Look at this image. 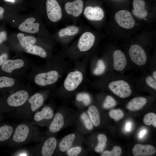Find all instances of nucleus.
I'll use <instances>...</instances> for the list:
<instances>
[{
	"instance_id": "obj_46",
	"label": "nucleus",
	"mask_w": 156,
	"mask_h": 156,
	"mask_svg": "<svg viewBox=\"0 0 156 156\" xmlns=\"http://www.w3.org/2000/svg\"><path fill=\"white\" fill-rule=\"evenodd\" d=\"M4 1H8V2H14L15 1V0H4Z\"/></svg>"
},
{
	"instance_id": "obj_36",
	"label": "nucleus",
	"mask_w": 156,
	"mask_h": 156,
	"mask_svg": "<svg viewBox=\"0 0 156 156\" xmlns=\"http://www.w3.org/2000/svg\"><path fill=\"white\" fill-rule=\"evenodd\" d=\"M116 102L111 96H106L103 104V107L105 109H108L114 107L116 105Z\"/></svg>"
},
{
	"instance_id": "obj_39",
	"label": "nucleus",
	"mask_w": 156,
	"mask_h": 156,
	"mask_svg": "<svg viewBox=\"0 0 156 156\" xmlns=\"http://www.w3.org/2000/svg\"><path fill=\"white\" fill-rule=\"evenodd\" d=\"M147 85L150 87L156 90V80L152 77L149 76L145 79Z\"/></svg>"
},
{
	"instance_id": "obj_4",
	"label": "nucleus",
	"mask_w": 156,
	"mask_h": 156,
	"mask_svg": "<svg viewBox=\"0 0 156 156\" xmlns=\"http://www.w3.org/2000/svg\"><path fill=\"white\" fill-rule=\"evenodd\" d=\"M44 100L45 96L42 93H33L24 104L14 110L15 115L19 118H29L43 105Z\"/></svg>"
},
{
	"instance_id": "obj_20",
	"label": "nucleus",
	"mask_w": 156,
	"mask_h": 156,
	"mask_svg": "<svg viewBox=\"0 0 156 156\" xmlns=\"http://www.w3.org/2000/svg\"><path fill=\"white\" fill-rule=\"evenodd\" d=\"M35 19L33 17L28 18L19 26V29L23 32L30 33H35L39 30V24L34 23Z\"/></svg>"
},
{
	"instance_id": "obj_25",
	"label": "nucleus",
	"mask_w": 156,
	"mask_h": 156,
	"mask_svg": "<svg viewBox=\"0 0 156 156\" xmlns=\"http://www.w3.org/2000/svg\"><path fill=\"white\" fill-rule=\"evenodd\" d=\"M17 38L21 46L24 49L27 50L36 43V40L34 37L30 36H25L22 33H19Z\"/></svg>"
},
{
	"instance_id": "obj_22",
	"label": "nucleus",
	"mask_w": 156,
	"mask_h": 156,
	"mask_svg": "<svg viewBox=\"0 0 156 156\" xmlns=\"http://www.w3.org/2000/svg\"><path fill=\"white\" fill-rule=\"evenodd\" d=\"M133 9L132 13L135 17L139 18H143L147 15L145 9V4L142 0H134L133 2Z\"/></svg>"
},
{
	"instance_id": "obj_18",
	"label": "nucleus",
	"mask_w": 156,
	"mask_h": 156,
	"mask_svg": "<svg viewBox=\"0 0 156 156\" xmlns=\"http://www.w3.org/2000/svg\"><path fill=\"white\" fill-rule=\"evenodd\" d=\"M113 66L114 70L120 71L125 68L127 64V60L125 54L119 50L114 51L113 54Z\"/></svg>"
},
{
	"instance_id": "obj_34",
	"label": "nucleus",
	"mask_w": 156,
	"mask_h": 156,
	"mask_svg": "<svg viewBox=\"0 0 156 156\" xmlns=\"http://www.w3.org/2000/svg\"><path fill=\"white\" fill-rule=\"evenodd\" d=\"M110 117L115 120L118 121L123 117L124 113L120 109H112L109 112Z\"/></svg>"
},
{
	"instance_id": "obj_6",
	"label": "nucleus",
	"mask_w": 156,
	"mask_h": 156,
	"mask_svg": "<svg viewBox=\"0 0 156 156\" xmlns=\"http://www.w3.org/2000/svg\"><path fill=\"white\" fill-rule=\"evenodd\" d=\"M23 78L10 76H0V95L12 93L24 87Z\"/></svg>"
},
{
	"instance_id": "obj_23",
	"label": "nucleus",
	"mask_w": 156,
	"mask_h": 156,
	"mask_svg": "<svg viewBox=\"0 0 156 156\" xmlns=\"http://www.w3.org/2000/svg\"><path fill=\"white\" fill-rule=\"evenodd\" d=\"M147 102L146 99L144 97L139 96L132 99L128 103L127 108L129 110L135 111L142 109Z\"/></svg>"
},
{
	"instance_id": "obj_19",
	"label": "nucleus",
	"mask_w": 156,
	"mask_h": 156,
	"mask_svg": "<svg viewBox=\"0 0 156 156\" xmlns=\"http://www.w3.org/2000/svg\"><path fill=\"white\" fill-rule=\"evenodd\" d=\"M156 149L153 146L150 145H143L137 144L132 150V153L135 156H149L154 154Z\"/></svg>"
},
{
	"instance_id": "obj_21",
	"label": "nucleus",
	"mask_w": 156,
	"mask_h": 156,
	"mask_svg": "<svg viewBox=\"0 0 156 156\" xmlns=\"http://www.w3.org/2000/svg\"><path fill=\"white\" fill-rule=\"evenodd\" d=\"M64 124V119L63 115L57 112L54 115L48 127L49 131L52 133H55L59 131Z\"/></svg>"
},
{
	"instance_id": "obj_27",
	"label": "nucleus",
	"mask_w": 156,
	"mask_h": 156,
	"mask_svg": "<svg viewBox=\"0 0 156 156\" xmlns=\"http://www.w3.org/2000/svg\"><path fill=\"white\" fill-rule=\"evenodd\" d=\"M79 31V28L77 27L70 26L60 29L58 35L61 37L65 36H73L77 34Z\"/></svg>"
},
{
	"instance_id": "obj_24",
	"label": "nucleus",
	"mask_w": 156,
	"mask_h": 156,
	"mask_svg": "<svg viewBox=\"0 0 156 156\" xmlns=\"http://www.w3.org/2000/svg\"><path fill=\"white\" fill-rule=\"evenodd\" d=\"M75 138V135L73 133L69 134L64 136L58 144L59 150L62 152L66 151L71 147Z\"/></svg>"
},
{
	"instance_id": "obj_3",
	"label": "nucleus",
	"mask_w": 156,
	"mask_h": 156,
	"mask_svg": "<svg viewBox=\"0 0 156 156\" xmlns=\"http://www.w3.org/2000/svg\"><path fill=\"white\" fill-rule=\"evenodd\" d=\"M34 66L30 61L22 59H8L0 66V76H6L23 78L27 70Z\"/></svg>"
},
{
	"instance_id": "obj_47",
	"label": "nucleus",
	"mask_w": 156,
	"mask_h": 156,
	"mask_svg": "<svg viewBox=\"0 0 156 156\" xmlns=\"http://www.w3.org/2000/svg\"><path fill=\"white\" fill-rule=\"evenodd\" d=\"M12 21L14 22V20H12Z\"/></svg>"
},
{
	"instance_id": "obj_29",
	"label": "nucleus",
	"mask_w": 156,
	"mask_h": 156,
	"mask_svg": "<svg viewBox=\"0 0 156 156\" xmlns=\"http://www.w3.org/2000/svg\"><path fill=\"white\" fill-rule=\"evenodd\" d=\"M97 138L98 143L95 147V151L97 153H100L103 151L106 146L107 138L103 134H99Z\"/></svg>"
},
{
	"instance_id": "obj_37",
	"label": "nucleus",
	"mask_w": 156,
	"mask_h": 156,
	"mask_svg": "<svg viewBox=\"0 0 156 156\" xmlns=\"http://www.w3.org/2000/svg\"><path fill=\"white\" fill-rule=\"evenodd\" d=\"M82 148L81 146H77L70 148L66 151V154L69 156H78L81 152Z\"/></svg>"
},
{
	"instance_id": "obj_35",
	"label": "nucleus",
	"mask_w": 156,
	"mask_h": 156,
	"mask_svg": "<svg viewBox=\"0 0 156 156\" xmlns=\"http://www.w3.org/2000/svg\"><path fill=\"white\" fill-rule=\"evenodd\" d=\"M105 69V66L104 62L101 60L98 61L97 66L93 71V73L95 75H99L103 74Z\"/></svg>"
},
{
	"instance_id": "obj_2",
	"label": "nucleus",
	"mask_w": 156,
	"mask_h": 156,
	"mask_svg": "<svg viewBox=\"0 0 156 156\" xmlns=\"http://www.w3.org/2000/svg\"><path fill=\"white\" fill-rule=\"evenodd\" d=\"M33 93L30 85L12 93L0 95V114L15 110L24 104Z\"/></svg>"
},
{
	"instance_id": "obj_40",
	"label": "nucleus",
	"mask_w": 156,
	"mask_h": 156,
	"mask_svg": "<svg viewBox=\"0 0 156 156\" xmlns=\"http://www.w3.org/2000/svg\"><path fill=\"white\" fill-rule=\"evenodd\" d=\"M8 58V54L6 53H3L0 54V66Z\"/></svg>"
},
{
	"instance_id": "obj_11",
	"label": "nucleus",
	"mask_w": 156,
	"mask_h": 156,
	"mask_svg": "<svg viewBox=\"0 0 156 156\" xmlns=\"http://www.w3.org/2000/svg\"><path fill=\"white\" fill-rule=\"evenodd\" d=\"M114 18L117 23L123 28L130 29L135 25L134 20L131 13L127 10L118 11L115 13Z\"/></svg>"
},
{
	"instance_id": "obj_45",
	"label": "nucleus",
	"mask_w": 156,
	"mask_h": 156,
	"mask_svg": "<svg viewBox=\"0 0 156 156\" xmlns=\"http://www.w3.org/2000/svg\"><path fill=\"white\" fill-rule=\"evenodd\" d=\"M153 77L156 80V71H154L153 73Z\"/></svg>"
},
{
	"instance_id": "obj_15",
	"label": "nucleus",
	"mask_w": 156,
	"mask_h": 156,
	"mask_svg": "<svg viewBox=\"0 0 156 156\" xmlns=\"http://www.w3.org/2000/svg\"><path fill=\"white\" fill-rule=\"evenodd\" d=\"M95 40L94 35L91 32L86 31L80 36L78 47L80 51L84 52L89 50L93 45Z\"/></svg>"
},
{
	"instance_id": "obj_44",
	"label": "nucleus",
	"mask_w": 156,
	"mask_h": 156,
	"mask_svg": "<svg viewBox=\"0 0 156 156\" xmlns=\"http://www.w3.org/2000/svg\"><path fill=\"white\" fill-rule=\"evenodd\" d=\"M4 12V9L1 7H0V15L2 14Z\"/></svg>"
},
{
	"instance_id": "obj_8",
	"label": "nucleus",
	"mask_w": 156,
	"mask_h": 156,
	"mask_svg": "<svg viewBox=\"0 0 156 156\" xmlns=\"http://www.w3.org/2000/svg\"><path fill=\"white\" fill-rule=\"evenodd\" d=\"M54 115L52 108L49 106H44L40 111L35 112L32 117L31 122L36 126H43L51 122Z\"/></svg>"
},
{
	"instance_id": "obj_43",
	"label": "nucleus",
	"mask_w": 156,
	"mask_h": 156,
	"mask_svg": "<svg viewBox=\"0 0 156 156\" xmlns=\"http://www.w3.org/2000/svg\"><path fill=\"white\" fill-rule=\"evenodd\" d=\"M131 127V124L130 122H127L125 126V130L128 132L130 131Z\"/></svg>"
},
{
	"instance_id": "obj_31",
	"label": "nucleus",
	"mask_w": 156,
	"mask_h": 156,
	"mask_svg": "<svg viewBox=\"0 0 156 156\" xmlns=\"http://www.w3.org/2000/svg\"><path fill=\"white\" fill-rule=\"evenodd\" d=\"M122 153V149L119 146H115L111 151H108L103 152L101 156H119Z\"/></svg>"
},
{
	"instance_id": "obj_12",
	"label": "nucleus",
	"mask_w": 156,
	"mask_h": 156,
	"mask_svg": "<svg viewBox=\"0 0 156 156\" xmlns=\"http://www.w3.org/2000/svg\"><path fill=\"white\" fill-rule=\"evenodd\" d=\"M46 11L48 18L53 22H56L62 18L61 8L56 0H47Z\"/></svg>"
},
{
	"instance_id": "obj_10",
	"label": "nucleus",
	"mask_w": 156,
	"mask_h": 156,
	"mask_svg": "<svg viewBox=\"0 0 156 156\" xmlns=\"http://www.w3.org/2000/svg\"><path fill=\"white\" fill-rule=\"evenodd\" d=\"M130 58L138 66L144 65L147 61V56L144 50L140 45L134 44L131 45L129 51Z\"/></svg>"
},
{
	"instance_id": "obj_38",
	"label": "nucleus",
	"mask_w": 156,
	"mask_h": 156,
	"mask_svg": "<svg viewBox=\"0 0 156 156\" xmlns=\"http://www.w3.org/2000/svg\"><path fill=\"white\" fill-rule=\"evenodd\" d=\"M31 150H28L25 148H21L17 150L12 155L13 156H26L32 155Z\"/></svg>"
},
{
	"instance_id": "obj_16",
	"label": "nucleus",
	"mask_w": 156,
	"mask_h": 156,
	"mask_svg": "<svg viewBox=\"0 0 156 156\" xmlns=\"http://www.w3.org/2000/svg\"><path fill=\"white\" fill-rule=\"evenodd\" d=\"M83 6V2L82 0H75L73 2H68L65 5L66 12L68 14L76 17L82 13Z\"/></svg>"
},
{
	"instance_id": "obj_32",
	"label": "nucleus",
	"mask_w": 156,
	"mask_h": 156,
	"mask_svg": "<svg viewBox=\"0 0 156 156\" xmlns=\"http://www.w3.org/2000/svg\"><path fill=\"white\" fill-rule=\"evenodd\" d=\"M76 99L78 101L83 102L86 106L88 105L91 102L90 96L88 94L85 93H81L78 94L76 96Z\"/></svg>"
},
{
	"instance_id": "obj_7",
	"label": "nucleus",
	"mask_w": 156,
	"mask_h": 156,
	"mask_svg": "<svg viewBox=\"0 0 156 156\" xmlns=\"http://www.w3.org/2000/svg\"><path fill=\"white\" fill-rule=\"evenodd\" d=\"M57 144L56 139L51 136L46 139L41 145H36L31 150L32 155L51 156L55 152Z\"/></svg>"
},
{
	"instance_id": "obj_30",
	"label": "nucleus",
	"mask_w": 156,
	"mask_h": 156,
	"mask_svg": "<svg viewBox=\"0 0 156 156\" xmlns=\"http://www.w3.org/2000/svg\"><path fill=\"white\" fill-rule=\"evenodd\" d=\"M144 123L147 125H151L155 127H156V115L153 112L147 114L143 119Z\"/></svg>"
},
{
	"instance_id": "obj_14",
	"label": "nucleus",
	"mask_w": 156,
	"mask_h": 156,
	"mask_svg": "<svg viewBox=\"0 0 156 156\" xmlns=\"http://www.w3.org/2000/svg\"><path fill=\"white\" fill-rule=\"evenodd\" d=\"M16 125L0 122V147L6 146L13 134Z\"/></svg>"
},
{
	"instance_id": "obj_17",
	"label": "nucleus",
	"mask_w": 156,
	"mask_h": 156,
	"mask_svg": "<svg viewBox=\"0 0 156 156\" xmlns=\"http://www.w3.org/2000/svg\"><path fill=\"white\" fill-rule=\"evenodd\" d=\"M84 14L87 19L92 21H100L104 16L103 10L98 6H87L84 9Z\"/></svg>"
},
{
	"instance_id": "obj_33",
	"label": "nucleus",
	"mask_w": 156,
	"mask_h": 156,
	"mask_svg": "<svg viewBox=\"0 0 156 156\" xmlns=\"http://www.w3.org/2000/svg\"><path fill=\"white\" fill-rule=\"evenodd\" d=\"M80 117L86 129L88 130L92 129L93 128V125L87 114L86 113H83Z\"/></svg>"
},
{
	"instance_id": "obj_26",
	"label": "nucleus",
	"mask_w": 156,
	"mask_h": 156,
	"mask_svg": "<svg viewBox=\"0 0 156 156\" xmlns=\"http://www.w3.org/2000/svg\"><path fill=\"white\" fill-rule=\"evenodd\" d=\"M87 113L93 125L95 127L98 126L100 123L99 113L96 107L94 105L89 106Z\"/></svg>"
},
{
	"instance_id": "obj_1",
	"label": "nucleus",
	"mask_w": 156,
	"mask_h": 156,
	"mask_svg": "<svg viewBox=\"0 0 156 156\" xmlns=\"http://www.w3.org/2000/svg\"><path fill=\"white\" fill-rule=\"evenodd\" d=\"M40 132L31 121H25L16 125L13 134L6 146L16 148L32 142L40 141Z\"/></svg>"
},
{
	"instance_id": "obj_41",
	"label": "nucleus",
	"mask_w": 156,
	"mask_h": 156,
	"mask_svg": "<svg viewBox=\"0 0 156 156\" xmlns=\"http://www.w3.org/2000/svg\"><path fill=\"white\" fill-rule=\"evenodd\" d=\"M6 38V33L4 31H3L0 33V44L2 43L5 41Z\"/></svg>"
},
{
	"instance_id": "obj_28",
	"label": "nucleus",
	"mask_w": 156,
	"mask_h": 156,
	"mask_svg": "<svg viewBox=\"0 0 156 156\" xmlns=\"http://www.w3.org/2000/svg\"><path fill=\"white\" fill-rule=\"evenodd\" d=\"M28 53L39 56L44 58L47 56L45 51L42 47L37 45H33L28 49L27 50Z\"/></svg>"
},
{
	"instance_id": "obj_5",
	"label": "nucleus",
	"mask_w": 156,
	"mask_h": 156,
	"mask_svg": "<svg viewBox=\"0 0 156 156\" xmlns=\"http://www.w3.org/2000/svg\"><path fill=\"white\" fill-rule=\"evenodd\" d=\"M34 67L30 74V79L36 85L40 87H44L55 83L59 78V73L55 70L46 72H39Z\"/></svg>"
},
{
	"instance_id": "obj_13",
	"label": "nucleus",
	"mask_w": 156,
	"mask_h": 156,
	"mask_svg": "<svg viewBox=\"0 0 156 156\" xmlns=\"http://www.w3.org/2000/svg\"><path fill=\"white\" fill-rule=\"evenodd\" d=\"M83 79L82 73L79 71H75L69 73L64 82V86L68 91L75 90L80 84Z\"/></svg>"
},
{
	"instance_id": "obj_42",
	"label": "nucleus",
	"mask_w": 156,
	"mask_h": 156,
	"mask_svg": "<svg viewBox=\"0 0 156 156\" xmlns=\"http://www.w3.org/2000/svg\"><path fill=\"white\" fill-rule=\"evenodd\" d=\"M147 131L146 129H144L141 130L139 133V137L140 139H142L144 137Z\"/></svg>"
},
{
	"instance_id": "obj_9",
	"label": "nucleus",
	"mask_w": 156,
	"mask_h": 156,
	"mask_svg": "<svg viewBox=\"0 0 156 156\" xmlns=\"http://www.w3.org/2000/svg\"><path fill=\"white\" fill-rule=\"evenodd\" d=\"M108 88L114 94L122 98L129 97L132 93L130 85L127 81L122 80L112 81L109 84Z\"/></svg>"
}]
</instances>
